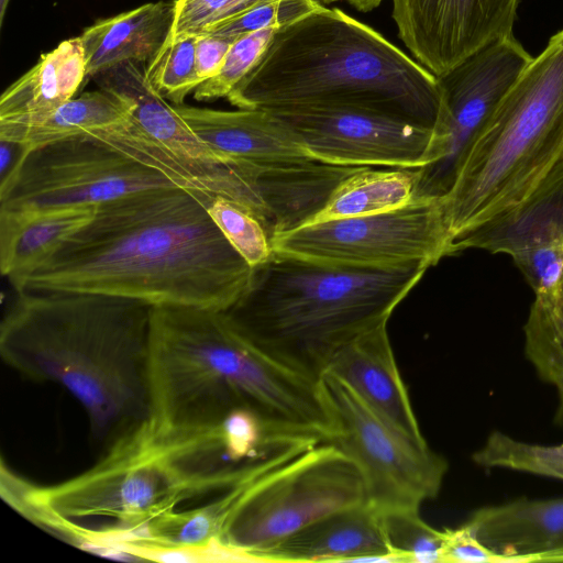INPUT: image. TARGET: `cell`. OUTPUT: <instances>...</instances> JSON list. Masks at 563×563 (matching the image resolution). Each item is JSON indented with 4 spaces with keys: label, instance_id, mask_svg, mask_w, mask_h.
<instances>
[{
    "label": "cell",
    "instance_id": "cell-36",
    "mask_svg": "<svg viewBox=\"0 0 563 563\" xmlns=\"http://www.w3.org/2000/svg\"><path fill=\"white\" fill-rule=\"evenodd\" d=\"M235 40L214 34H197L196 67L201 81L216 76Z\"/></svg>",
    "mask_w": 563,
    "mask_h": 563
},
{
    "label": "cell",
    "instance_id": "cell-10",
    "mask_svg": "<svg viewBox=\"0 0 563 563\" xmlns=\"http://www.w3.org/2000/svg\"><path fill=\"white\" fill-rule=\"evenodd\" d=\"M319 385L333 423L330 443L358 467L366 504L379 512L419 509L439 495L449 470L443 456L402 437L336 376L323 373Z\"/></svg>",
    "mask_w": 563,
    "mask_h": 563
},
{
    "label": "cell",
    "instance_id": "cell-25",
    "mask_svg": "<svg viewBox=\"0 0 563 563\" xmlns=\"http://www.w3.org/2000/svg\"><path fill=\"white\" fill-rule=\"evenodd\" d=\"M416 184L417 168L362 166L338 186L307 224L397 209L413 199Z\"/></svg>",
    "mask_w": 563,
    "mask_h": 563
},
{
    "label": "cell",
    "instance_id": "cell-17",
    "mask_svg": "<svg viewBox=\"0 0 563 563\" xmlns=\"http://www.w3.org/2000/svg\"><path fill=\"white\" fill-rule=\"evenodd\" d=\"M465 525L504 563L563 561V496L484 506Z\"/></svg>",
    "mask_w": 563,
    "mask_h": 563
},
{
    "label": "cell",
    "instance_id": "cell-23",
    "mask_svg": "<svg viewBox=\"0 0 563 563\" xmlns=\"http://www.w3.org/2000/svg\"><path fill=\"white\" fill-rule=\"evenodd\" d=\"M86 63L79 36L60 42L10 85L0 97V121L49 112L74 98Z\"/></svg>",
    "mask_w": 563,
    "mask_h": 563
},
{
    "label": "cell",
    "instance_id": "cell-21",
    "mask_svg": "<svg viewBox=\"0 0 563 563\" xmlns=\"http://www.w3.org/2000/svg\"><path fill=\"white\" fill-rule=\"evenodd\" d=\"M175 0L142 4L98 20L79 35L87 77L126 62L147 64L173 31Z\"/></svg>",
    "mask_w": 563,
    "mask_h": 563
},
{
    "label": "cell",
    "instance_id": "cell-32",
    "mask_svg": "<svg viewBox=\"0 0 563 563\" xmlns=\"http://www.w3.org/2000/svg\"><path fill=\"white\" fill-rule=\"evenodd\" d=\"M319 4L314 0H262L238 16L203 34H214L236 40L263 29L282 27L313 10Z\"/></svg>",
    "mask_w": 563,
    "mask_h": 563
},
{
    "label": "cell",
    "instance_id": "cell-34",
    "mask_svg": "<svg viewBox=\"0 0 563 563\" xmlns=\"http://www.w3.org/2000/svg\"><path fill=\"white\" fill-rule=\"evenodd\" d=\"M534 295L553 289L563 276V249L540 246L511 256Z\"/></svg>",
    "mask_w": 563,
    "mask_h": 563
},
{
    "label": "cell",
    "instance_id": "cell-19",
    "mask_svg": "<svg viewBox=\"0 0 563 563\" xmlns=\"http://www.w3.org/2000/svg\"><path fill=\"white\" fill-rule=\"evenodd\" d=\"M257 558L260 562H405L390 551L382 515L368 504L314 521Z\"/></svg>",
    "mask_w": 563,
    "mask_h": 563
},
{
    "label": "cell",
    "instance_id": "cell-8",
    "mask_svg": "<svg viewBox=\"0 0 563 563\" xmlns=\"http://www.w3.org/2000/svg\"><path fill=\"white\" fill-rule=\"evenodd\" d=\"M355 463L330 442L250 477L210 503L222 525L219 540L257 554L329 515L366 504Z\"/></svg>",
    "mask_w": 563,
    "mask_h": 563
},
{
    "label": "cell",
    "instance_id": "cell-18",
    "mask_svg": "<svg viewBox=\"0 0 563 563\" xmlns=\"http://www.w3.org/2000/svg\"><path fill=\"white\" fill-rule=\"evenodd\" d=\"M174 107L194 133L227 159L252 165L316 161L267 110Z\"/></svg>",
    "mask_w": 563,
    "mask_h": 563
},
{
    "label": "cell",
    "instance_id": "cell-16",
    "mask_svg": "<svg viewBox=\"0 0 563 563\" xmlns=\"http://www.w3.org/2000/svg\"><path fill=\"white\" fill-rule=\"evenodd\" d=\"M324 373L341 379L386 423L422 450L421 433L387 332L379 324L340 347Z\"/></svg>",
    "mask_w": 563,
    "mask_h": 563
},
{
    "label": "cell",
    "instance_id": "cell-7",
    "mask_svg": "<svg viewBox=\"0 0 563 563\" xmlns=\"http://www.w3.org/2000/svg\"><path fill=\"white\" fill-rule=\"evenodd\" d=\"M561 159L563 29L508 89L442 198L451 239L518 206Z\"/></svg>",
    "mask_w": 563,
    "mask_h": 563
},
{
    "label": "cell",
    "instance_id": "cell-6",
    "mask_svg": "<svg viewBox=\"0 0 563 563\" xmlns=\"http://www.w3.org/2000/svg\"><path fill=\"white\" fill-rule=\"evenodd\" d=\"M429 267L341 266L273 252L223 312L266 355L319 380L340 347L388 322Z\"/></svg>",
    "mask_w": 563,
    "mask_h": 563
},
{
    "label": "cell",
    "instance_id": "cell-20",
    "mask_svg": "<svg viewBox=\"0 0 563 563\" xmlns=\"http://www.w3.org/2000/svg\"><path fill=\"white\" fill-rule=\"evenodd\" d=\"M540 246L563 249V159L518 206L455 236L450 252L478 249L512 256Z\"/></svg>",
    "mask_w": 563,
    "mask_h": 563
},
{
    "label": "cell",
    "instance_id": "cell-24",
    "mask_svg": "<svg viewBox=\"0 0 563 563\" xmlns=\"http://www.w3.org/2000/svg\"><path fill=\"white\" fill-rule=\"evenodd\" d=\"M131 115L128 101L99 88L71 98L49 112L0 121V139L22 143L32 151L119 124Z\"/></svg>",
    "mask_w": 563,
    "mask_h": 563
},
{
    "label": "cell",
    "instance_id": "cell-39",
    "mask_svg": "<svg viewBox=\"0 0 563 563\" xmlns=\"http://www.w3.org/2000/svg\"><path fill=\"white\" fill-rule=\"evenodd\" d=\"M558 390V408L555 411V422L563 427V385L556 388Z\"/></svg>",
    "mask_w": 563,
    "mask_h": 563
},
{
    "label": "cell",
    "instance_id": "cell-2",
    "mask_svg": "<svg viewBox=\"0 0 563 563\" xmlns=\"http://www.w3.org/2000/svg\"><path fill=\"white\" fill-rule=\"evenodd\" d=\"M148 379L150 419L159 430L217 427L246 408L276 434L319 443L333 437L319 380L266 355L220 310L153 307Z\"/></svg>",
    "mask_w": 563,
    "mask_h": 563
},
{
    "label": "cell",
    "instance_id": "cell-12",
    "mask_svg": "<svg viewBox=\"0 0 563 563\" xmlns=\"http://www.w3.org/2000/svg\"><path fill=\"white\" fill-rule=\"evenodd\" d=\"M531 59L511 34L438 76L441 104L428 163L417 168L413 199H442L450 192L470 147Z\"/></svg>",
    "mask_w": 563,
    "mask_h": 563
},
{
    "label": "cell",
    "instance_id": "cell-33",
    "mask_svg": "<svg viewBox=\"0 0 563 563\" xmlns=\"http://www.w3.org/2000/svg\"><path fill=\"white\" fill-rule=\"evenodd\" d=\"M262 0H175L172 35H197L209 32L249 10Z\"/></svg>",
    "mask_w": 563,
    "mask_h": 563
},
{
    "label": "cell",
    "instance_id": "cell-27",
    "mask_svg": "<svg viewBox=\"0 0 563 563\" xmlns=\"http://www.w3.org/2000/svg\"><path fill=\"white\" fill-rule=\"evenodd\" d=\"M485 468H504L563 481V443L539 444L494 430L472 454Z\"/></svg>",
    "mask_w": 563,
    "mask_h": 563
},
{
    "label": "cell",
    "instance_id": "cell-14",
    "mask_svg": "<svg viewBox=\"0 0 563 563\" xmlns=\"http://www.w3.org/2000/svg\"><path fill=\"white\" fill-rule=\"evenodd\" d=\"M146 64L126 62L92 77L100 89L128 101L141 131L189 174L197 189L252 211V165L224 158L200 140L146 77Z\"/></svg>",
    "mask_w": 563,
    "mask_h": 563
},
{
    "label": "cell",
    "instance_id": "cell-11",
    "mask_svg": "<svg viewBox=\"0 0 563 563\" xmlns=\"http://www.w3.org/2000/svg\"><path fill=\"white\" fill-rule=\"evenodd\" d=\"M170 186L178 185L85 133L30 151L13 183L0 192V210L21 213L97 207L136 191Z\"/></svg>",
    "mask_w": 563,
    "mask_h": 563
},
{
    "label": "cell",
    "instance_id": "cell-5",
    "mask_svg": "<svg viewBox=\"0 0 563 563\" xmlns=\"http://www.w3.org/2000/svg\"><path fill=\"white\" fill-rule=\"evenodd\" d=\"M238 109L352 107L433 129L435 75L372 26L319 4L283 25L227 97Z\"/></svg>",
    "mask_w": 563,
    "mask_h": 563
},
{
    "label": "cell",
    "instance_id": "cell-38",
    "mask_svg": "<svg viewBox=\"0 0 563 563\" xmlns=\"http://www.w3.org/2000/svg\"><path fill=\"white\" fill-rule=\"evenodd\" d=\"M316 2L327 5L334 2H345L360 12L366 13L377 9L385 0H314Z\"/></svg>",
    "mask_w": 563,
    "mask_h": 563
},
{
    "label": "cell",
    "instance_id": "cell-31",
    "mask_svg": "<svg viewBox=\"0 0 563 563\" xmlns=\"http://www.w3.org/2000/svg\"><path fill=\"white\" fill-rule=\"evenodd\" d=\"M279 27H267L236 38L219 73L202 81L195 90L198 101L227 98L256 64Z\"/></svg>",
    "mask_w": 563,
    "mask_h": 563
},
{
    "label": "cell",
    "instance_id": "cell-1",
    "mask_svg": "<svg viewBox=\"0 0 563 563\" xmlns=\"http://www.w3.org/2000/svg\"><path fill=\"white\" fill-rule=\"evenodd\" d=\"M214 197L170 186L101 203L15 291L95 292L224 311L249 286L253 267L211 219Z\"/></svg>",
    "mask_w": 563,
    "mask_h": 563
},
{
    "label": "cell",
    "instance_id": "cell-30",
    "mask_svg": "<svg viewBox=\"0 0 563 563\" xmlns=\"http://www.w3.org/2000/svg\"><path fill=\"white\" fill-rule=\"evenodd\" d=\"M208 212L228 242L252 267L269 258L271 238L250 210L234 200L216 196Z\"/></svg>",
    "mask_w": 563,
    "mask_h": 563
},
{
    "label": "cell",
    "instance_id": "cell-4",
    "mask_svg": "<svg viewBox=\"0 0 563 563\" xmlns=\"http://www.w3.org/2000/svg\"><path fill=\"white\" fill-rule=\"evenodd\" d=\"M247 474L228 461L219 427L159 430L148 418L79 475L35 486L8 472L1 486L18 511L49 531L107 519L88 532L108 556L123 559L122 549L151 521L185 500L222 493Z\"/></svg>",
    "mask_w": 563,
    "mask_h": 563
},
{
    "label": "cell",
    "instance_id": "cell-9",
    "mask_svg": "<svg viewBox=\"0 0 563 563\" xmlns=\"http://www.w3.org/2000/svg\"><path fill=\"white\" fill-rule=\"evenodd\" d=\"M443 199H412L386 212L298 227L272 239L274 253L311 262L389 267L451 256Z\"/></svg>",
    "mask_w": 563,
    "mask_h": 563
},
{
    "label": "cell",
    "instance_id": "cell-13",
    "mask_svg": "<svg viewBox=\"0 0 563 563\" xmlns=\"http://www.w3.org/2000/svg\"><path fill=\"white\" fill-rule=\"evenodd\" d=\"M267 111L322 163L393 168H420L428 163L433 129L397 115L352 107Z\"/></svg>",
    "mask_w": 563,
    "mask_h": 563
},
{
    "label": "cell",
    "instance_id": "cell-28",
    "mask_svg": "<svg viewBox=\"0 0 563 563\" xmlns=\"http://www.w3.org/2000/svg\"><path fill=\"white\" fill-rule=\"evenodd\" d=\"M197 35H170L146 64V77L153 88L174 106L184 104L185 98L202 82L196 67Z\"/></svg>",
    "mask_w": 563,
    "mask_h": 563
},
{
    "label": "cell",
    "instance_id": "cell-40",
    "mask_svg": "<svg viewBox=\"0 0 563 563\" xmlns=\"http://www.w3.org/2000/svg\"><path fill=\"white\" fill-rule=\"evenodd\" d=\"M10 0H0V25L3 24Z\"/></svg>",
    "mask_w": 563,
    "mask_h": 563
},
{
    "label": "cell",
    "instance_id": "cell-35",
    "mask_svg": "<svg viewBox=\"0 0 563 563\" xmlns=\"http://www.w3.org/2000/svg\"><path fill=\"white\" fill-rule=\"evenodd\" d=\"M444 530L442 563H501V558L484 545L473 531L462 526Z\"/></svg>",
    "mask_w": 563,
    "mask_h": 563
},
{
    "label": "cell",
    "instance_id": "cell-22",
    "mask_svg": "<svg viewBox=\"0 0 563 563\" xmlns=\"http://www.w3.org/2000/svg\"><path fill=\"white\" fill-rule=\"evenodd\" d=\"M96 207L35 212L0 210V269L15 289L95 216Z\"/></svg>",
    "mask_w": 563,
    "mask_h": 563
},
{
    "label": "cell",
    "instance_id": "cell-29",
    "mask_svg": "<svg viewBox=\"0 0 563 563\" xmlns=\"http://www.w3.org/2000/svg\"><path fill=\"white\" fill-rule=\"evenodd\" d=\"M380 515L391 552L405 562L442 563L444 530L428 525L419 516V509H391Z\"/></svg>",
    "mask_w": 563,
    "mask_h": 563
},
{
    "label": "cell",
    "instance_id": "cell-3",
    "mask_svg": "<svg viewBox=\"0 0 563 563\" xmlns=\"http://www.w3.org/2000/svg\"><path fill=\"white\" fill-rule=\"evenodd\" d=\"M153 306L74 291H20L0 327V354L19 373L67 389L107 446L151 417Z\"/></svg>",
    "mask_w": 563,
    "mask_h": 563
},
{
    "label": "cell",
    "instance_id": "cell-15",
    "mask_svg": "<svg viewBox=\"0 0 563 563\" xmlns=\"http://www.w3.org/2000/svg\"><path fill=\"white\" fill-rule=\"evenodd\" d=\"M520 0H391L410 55L441 76L488 43L511 35Z\"/></svg>",
    "mask_w": 563,
    "mask_h": 563
},
{
    "label": "cell",
    "instance_id": "cell-26",
    "mask_svg": "<svg viewBox=\"0 0 563 563\" xmlns=\"http://www.w3.org/2000/svg\"><path fill=\"white\" fill-rule=\"evenodd\" d=\"M523 335L525 354L540 379L563 385V276L553 289L534 295Z\"/></svg>",
    "mask_w": 563,
    "mask_h": 563
},
{
    "label": "cell",
    "instance_id": "cell-37",
    "mask_svg": "<svg viewBox=\"0 0 563 563\" xmlns=\"http://www.w3.org/2000/svg\"><path fill=\"white\" fill-rule=\"evenodd\" d=\"M30 151L22 143L0 139V192L13 183Z\"/></svg>",
    "mask_w": 563,
    "mask_h": 563
}]
</instances>
